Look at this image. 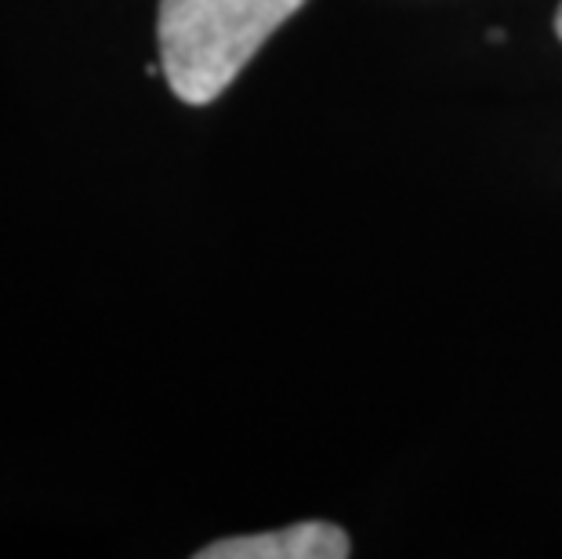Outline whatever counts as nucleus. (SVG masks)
Instances as JSON below:
<instances>
[{"mask_svg": "<svg viewBox=\"0 0 562 559\" xmlns=\"http://www.w3.org/2000/svg\"><path fill=\"white\" fill-rule=\"evenodd\" d=\"M305 0H160L164 80L186 105H207L244 74Z\"/></svg>", "mask_w": 562, "mask_h": 559, "instance_id": "nucleus-1", "label": "nucleus"}, {"mask_svg": "<svg viewBox=\"0 0 562 559\" xmlns=\"http://www.w3.org/2000/svg\"><path fill=\"white\" fill-rule=\"evenodd\" d=\"M349 552L352 541L341 527L323 519H308L283 530L203 545L196 559H345Z\"/></svg>", "mask_w": 562, "mask_h": 559, "instance_id": "nucleus-2", "label": "nucleus"}, {"mask_svg": "<svg viewBox=\"0 0 562 559\" xmlns=\"http://www.w3.org/2000/svg\"><path fill=\"white\" fill-rule=\"evenodd\" d=\"M555 33H559V41H562V8H559V15H555Z\"/></svg>", "mask_w": 562, "mask_h": 559, "instance_id": "nucleus-3", "label": "nucleus"}]
</instances>
